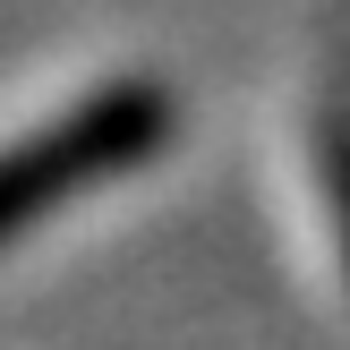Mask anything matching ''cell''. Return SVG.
I'll return each instance as SVG.
<instances>
[{
    "mask_svg": "<svg viewBox=\"0 0 350 350\" xmlns=\"http://www.w3.org/2000/svg\"><path fill=\"white\" fill-rule=\"evenodd\" d=\"M171 129V94L163 85H111V94L77 103L68 120H51L43 137L0 154V248H9L26 222H43L51 205H68L77 188L111 180V171L146 163Z\"/></svg>",
    "mask_w": 350,
    "mask_h": 350,
    "instance_id": "6da1fadb",
    "label": "cell"
},
{
    "mask_svg": "<svg viewBox=\"0 0 350 350\" xmlns=\"http://www.w3.org/2000/svg\"><path fill=\"white\" fill-rule=\"evenodd\" d=\"M334 197H342V231H350V111L334 120Z\"/></svg>",
    "mask_w": 350,
    "mask_h": 350,
    "instance_id": "7a4b0ae2",
    "label": "cell"
}]
</instances>
